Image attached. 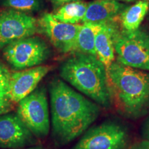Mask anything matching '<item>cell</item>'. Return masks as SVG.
<instances>
[{"label": "cell", "instance_id": "obj_1", "mask_svg": "<svg viewBox=\"0 0 149 149\" xmlns=\"http://www.w3.org/2000/svg\"><path fill=\"white\" fill-rule=\"evenodd\" d=\"M52 133L57 144H67L81 135L100 113L97 104L55 78L49 84Z\"/></svg>", "mask_w": 149, "mask_h": 149}, {"label": "cell", "instance_id": "obj_2", "mask_svg": "<svg viewBox=\"0 0 149 149\" xmlns=\"http://www.w3.org/2000/svg\"><path fill=\"white\" fill-rule=\"evenodd\" d=\"M61 79L88 97L98 105L109 108L112 93L104 65L97 56L74 53L59 68Z\"/></svg>", "mask_w": 149, "mask_h": 149}, {"label": "cell", "instance_id": "obj_3", "mask_svg": "<svg viewBox=\"0 0 149 149\" xmlns=\"http://www.w3.org/2000/svg\"><path fill=\"white\" fill-rule=\"evenodd\" d=\"M112 98L126 116H139L149 107V72L115 61L107 72Z\"/></svg>", "mask_w": 149, "mask_h": 149}, {"label": "cell", "instance_id": "obj_4", "mask_svg": "<svg viewBox=\"0 0 149 149\" xmlns=\"http://www.w3.org/2000/svg\"><path fill=\"white\" fill-rule=\"evenodd\" d=\"M117 61L121 64L149 71V33L139 28L126 31L117 28L114 34Z\"/></svg>", "mask_w": 149, "mask_h": 149}, {"label": "cell", "instance_id": "obj_5", "mask_svg": "<svg viewBox=\"0 0 149 149\" xmlns=\"http://www.w3.org/2000/svg\"><path fill=\"white\" fill-rule=\"evenodd\" d=\"M17 114L37 138H44L50 131L49 107L46 89L37 88L17 104Z\"/></svg>", "mask_w": 149, "mask_h": 149}, {"label": "cell", "instance_id": "obj_6", "mask_svg": "<svg viewBox=\"0 0 149 149\" xmlns=\"http://www.w3.org/2000/svg\"><path fill=\"white\" fill-rule=\"evenodd\" d=\"M2 50L6 60L16 70L42 65L51 55L45 41L34 35L10 43Z\"/></svg>", "mask_w": 149, "mask_h": 149}, {"label": "cell", "instance_id": "obj_7", "mask_svg": "<svg viewBox=\"0 0 149 149\" xmlns=\"http://www.w3.org/2000/svg\"><path fill=\"white\" fill-rule=\"evenodd\" d=\"M128 133L115 122H104L91 128L72 149H126Z\"/></svg>", "mask_w": 149, "mask_h": 149}, {"label": "cell", "instance_id": "obj_8", "mask_svg": "<svg viewBox=\"0 0 149 149\" xmlns=\"http://www.w3.org/2000/svg\"><path fill=\"white\" fill-rule=\"evenodd\" d=\"M39 32L38 22L34 17L13 9L0 13V50L10 43Z\"/></svg>", "mask_w": 149, "mask_h": 149}, {"label": "cell", "instance_id": "obj_9", "mask_svg": "<svg viewBox=\"0 0 149 149\" xmlns=\"http://www.w3.org/2000/svg\"><path fill=\"white\" fill-rule=\"evenodd\" d=\"M39 32L48 40L62 53H75L76 43L81 24H70L57 21L52 13L43 14L37 20Z\"/></svg>", "mask_w": 149, "mask_h": 149}, {"label": "cell", "instance_id": "obj_10", "mask_svg": "<svg viewBox=\"0 0 149 149\" xmlns=\"http://www.w3.org/2000/svg\"><path fill=\"white\" fill-rule=\"evenodd\" d=\"M37 141L17 113L0 115V148H24L34 146Z\"/></svg>", "mask_w": 149, "mask_h": 149}, {"label": "cell", "instance_id": "obj_11", "mask_svg": "<svg viewBox=\"0 0 149 149\" xmlns=\"http://www.w3.org/2000/svg\"><path fill=\"white\" fill-rule=\"evenodd\" d=\"M51 69L49 66L40 65L11 73L10 97L13 103L15 105L17 104L33 93Z\"/></svg>", "mask_w": 149, "mask_h": 149}, {"label": "cell", "instance_id": "obj_12", "mask_svg": "<svg viewBox=\"0 0 149 149\" xmlns=\"http://www.w3.org/2000/svg\"><path fill=\"white\" fill-rule=\"evenodd\" d=\"M126 7L124 3L115 0H95L88 3L82 22L107 23L113 21Z\"/></svg>", "mask_w": 149, "mask_h": 149}, {"label": "cell", "instance_id": "obj_13", "mask_svg": "<svg viewBox=\"0 0 149 149\" xmlns=\"http://www.w3.org/2000/svg\"><path fill=\"white\" fill-rule=\"evenodd\" d=\"M117 27L115 20L107 22L96 37V56L104 65L107 72L115 61L114 34Z\"/></svg>", "mask_w": 149, "mask_h": 149}, {"label": "cell", "instance_id": "obj_14", "mask_svg": "<svg viewBox=\"0 0 149 149\" xmlns=\"http://www.w3.org/2000/svg\"><path fill=\"white\" fill-rule=\"evenodd\" d=\"M104 24L105 23L93 22H86L81 24L78 33L75 53L91 54L96 56V37Z\"/></svg>", "mask_w": 149, "mask_h": 149}, {"label": "cell", "instance_id": "obj_15", "mask_svg": "<svg viewBox=\"0 0 149 149\" xmlns=\"http://www.w3.org/2000/svg\"><path fill=\"white\" fill-rule=\"evenodd\" d=\"M148 8V0H139L135 4L126 7L120 15L122 29L126 31H134L140 28Z\"/></svg>", "mask_w": 149, "mask_h": 149}, {"label": "cell", "instance_id": "obj_16", "mask_svg": "<svg viewBox=\"0 0 149 149\" xmlns=\"http://www.w3.org/2000/svg\"><path fill=\"white\" fill-rule=\"evenodd\" d=\"M88 3L81 1H75L61 6L53 15L57 21L70 24H78L82 22L86 12Z\"/></svg>", "mask_w": 149, "mask_h": 149}, {"label": "cell", "instance_id": "obj_17", "mask_svg": "<svg viewBox=\"0 0 149 149\" xmlns=\"http://www.w3.org/2000/svg\"><path fill=\"white\" fill-rule=\"evenodd\" d=\"M8 68L0 62V115L10 113L15 104L10 97V77Z\"/></svg>", "mask_w": 149, "mask_h": 149}, {"label": "cell", "instance_id": "obj_18", "mask_svg": "<svg viewBox=\"0 0 149 149\" xmlns=\"http://www.w3.org/2000/svg\"><path fill=\"white\" fill-rule=\"evenodd\" d=\"M1 4L25 13L37 12L42 8V0H1Z\"/></svg>", "mask_w": 149, "mask_h": 149}, {"label": "cell", "instance_id": "obj_19", "mask_svg": "<svg viewBox=\"0 0 149 149\" xmlns=\"http://www.w3.org/2000/svg\"><path fill=\"white\" fill-rule=\"evenodd\" d=\"M130 149H149V141L146 139L136 143Z\"/></svg>", "mask_w": 149, "mask_h": 149}, {"label": "cell", "instance_id": "obj_20", "mask_svg": "<svg viewBox=\"0 0 149 149\" xmlns=\"http://www.w3.org/2000/svg\"><path fill=\"white\" fill-rule=\"evenodd\" d=\"M79 1V0H51V1L53 3L56 7L61 6L66 4L67 3L72 2V1Z\"/></svg>", "mask_w": 149, "mask_h": 149}, {"label": "cell", "instance_id": "obj_21", "mask_svg": "<svg viewBox=\"0 0 149 149\" xmlns=\"http://www.w3.org/2000/svg\"><path fill=\"white\" fill-rule=\"evenodd\" d=\"M144 134H145V136H146V137L147 138V140L149 141V119L147 120L146 124H145Z\"/></svg>", "mask_w": 149, "mask_h": 149}, {"label": "cell", "instance_id": "obj_22", "mask_svg": "<svg viewBox=\"0 0 149 149\" xmlns=\"http://www.w3.org/2000/svg\"><path fill=\"white\" fill-rule=\"evenodd\" d=\"M19 149H46L43 148L42 146H33V147H29V148H19Z\"/></svg>", "mask_w": 149, "mask_h": 149}, {"label": "cell", "instance_id": "obj_23", "mask_svg": "<svg viewBox=\"0 0 149 149\" xmlns=\"http://www.w3.org/2000/svg\"><path fill=\"white\" fill-rule=\"evenodd\" d=\"M117 1H125V2H131V1H135V0H115Z\"/></svg>", "mask_w": 149, "mask_h": 149}, {"label": "cell", "instance_id": "obj_24", "mask_svg": "<svg viewBox=\"0 0 149 149\" xmlns=\"http://www.w3.org/2000/svg\"><path fill=\"white\" fill-rule=\"evenodd\" d=\"M148 1H149V0H148Z\"/></svg>", "mask_w": 149, "mask_h": 149}]
</instances>
